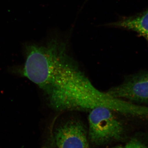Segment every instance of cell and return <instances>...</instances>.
<instances>
[{
  "mask_svg": "<svg viewBox=\"0 0 148 148\" xmlns=\"http://www.w3.org/2000/svg\"><path fill=\"white\" fill-rule=\"evenodd\" d=\"M26 60L21 73L43 91L48 104L58 112L90 111L106 107L115 112L120 100L98 90L56 39L45 46H25Z\"/></svg>",
  "mask_w": 148,
  "mask_h": 148,
  "instance_id": "1",
  "label": "cell"
},
{
  "mask_svg": "<svg viewBox=\"0 0 148 148\" xmlns=\"http://www.w3.org/2000/svg\"><path fill=\"white\" fill-rule=\"evenodd\" d=\"M116 113L106 107H98L89 111L88 135L91 143L102 145L122 138L124 126Z\"/></svg>",
  "mask_w": 148,
  "mask_h": 148,
  "instance_id": "2",
  "label": "cell"
},
{
  "mask_svg": "<svg viewBox=\"0 0 148 148\" xmlns=\"http://www.w3.org/2000/svg\"><path fill=\"white\" fill-rule=\"evenodd\" d=\"M53 138L57 148H89L87 130L77 119L61 123L54 130Z\"/></svg>",
  "mask_w": 148,
  "mask_h": 148,
  "instance_id": "3",
  "label": "cell"
},
{
  "mask_svg": "<svg viewBox=\"0 0 148 148\" xmlns=\"http://www.w3.org/2000/svg\"><path fill=\"white\" fill-rule=\"evenodd\" d=\"M108 25L136 32L148 42V10L134 16L124 17Z\"/></svg>",
  "mask_w": 148,
  "mask_h": 148,
  "instance_id": "5",
  "label": "cell"
},
{
  "mask_svg": "<svg viewBox=\"0 0 148 148\" xmlns=\"http://www.w3.org/2000/svg\"><path fill=\"white\" fill-rule=\"evenodd\" d=\"M111 148H125L123 147H121V146H117V147H114Z\"/></svg>",
  "mask_w": 148,
  "mask_h": 148,
  "instance_id": "7",
  "label": "cell"
},
{
  "mask_svg": "<svg viewBox=\"0 0 148 148\" xmlns=\"http://www.w3.org/2000/svg\"><path fill=\"white\" fill-rule=\"evenodd\" d=\"M107 93L114 98L148 103V71L129 76Z\"/></svg>",
  "mask_w": 148,
  "mask_h": 148,
  "instance_id": "4",
  "label": "cell"
},
{
  "mask_svg": "<svg viewBox=\"0 0 148 148\" xmlns=\"http://www.w3.org/2000/svg\"><path fill=\"white\" fill-rule=\"evenodd\" d=\"M125 148H148L142 142L137 139H131L126 144Z\"/></svg>",
  "mask_w": 148,
  "mask_h": 148,
  "instance_id": "6",
  "label": "cell"
}]
</instances>
